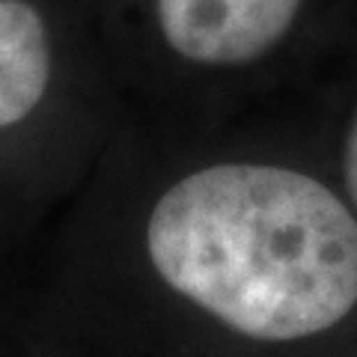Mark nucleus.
<instances>
[{"mask_svg":"<svg viewBox=\"0 0 357 357\" xmlns=\"http://www.w3.org/2000/svg\"><path fill=\"white\" fill-rule=\"evenodd\" d=\"M146 253L176 295L248 340H307L357 307V220L289 167L218 164L176 182Z\"/></svg>","mask_w":357,"mask_h":357,"instance_id":"obj_1","label":"nucleus"},{"mask_svg":"<svg viewBox=\"0 0 357 357\" xmlns=\"http://www.w3.org/2000/svg\"><path fill=\"white\" fill-rule=\"evenodd\" d=\"M301 0H158L170 48L194 63L232 66L262 57L286 36Z\"/></svg>","mask_w":357,"mask_h":357,"instance_id":"obj_2","label":"nucleus"},{"mask_svg":"<svg viewBox=\"0 0 357 357\" xmlns=\"http://www.w3.org/2000/svg\"><path fill=\"white\" fill-rule=\"evenodd\" d=\"M51 36L27 0H0V131L21 126L51 86Z\"/></svg>","mask_w":357,"mask_h":357,"instance_id":"obj_3","label":"nucleus"},{"mask_svg":"<svg viewBox=\"0 0 357 357\" xmlns=\"http://www.w3.org/2000/svg\"><path fill=\"white\" fill-rule=\"evenodd\" d=\"M345 185H349V194L357 206V116L349 134V143H345Z\"/></svg>","mask_w":357,"mask_h":357,"instance_id":"obj_4","label":"nucleus"}]
</instances>
